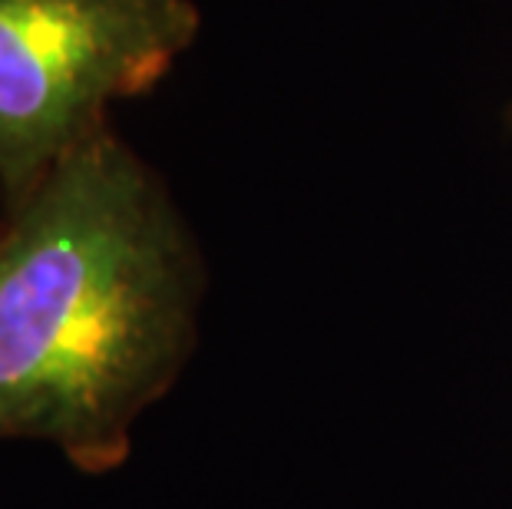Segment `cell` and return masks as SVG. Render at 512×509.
<instances>
[{"label": "cell", "mask_w": 512, "mask_h": 509, "mask_svg": "<svg viewBox=\"0 0 512 509\" xmlns=\"http://www.w3.org/2000/svg\"><path fill=\"white\" fill-rule=\"evenodd\" d=\"M205 262L149 162L96 129L0 235V440L113 473L199 344Z\"/></svg>", "instance_id": "cell-1"}, {"label": "cell", "mask_w": 512, "mask_h": 509, "mask_svg": "<svg viewBox=\"0 0 512 509\" xmlns=\"http://www.w3.org/2000/svg\"><path fill=\"white\" fill-rule=\"evenodd\" d=\"M202 30L195 0H0V186L27 196L116 103L169 77Z\"/></svg>", "instance_id": "cell-2"}, {"label": "cell", "mask_w": 512, "mask_h": 509, "mask_svg": "<svg viewBox=\"0 0 512 509\" xmlns=\"http://www.w3.org/2000/svg\"><path fill=\"white\" fill-rule=\"evenodd\" d=\"M509 123H512V113H509Z\"/></svg>", "instance_id": "cell-3"}]
</instances>
